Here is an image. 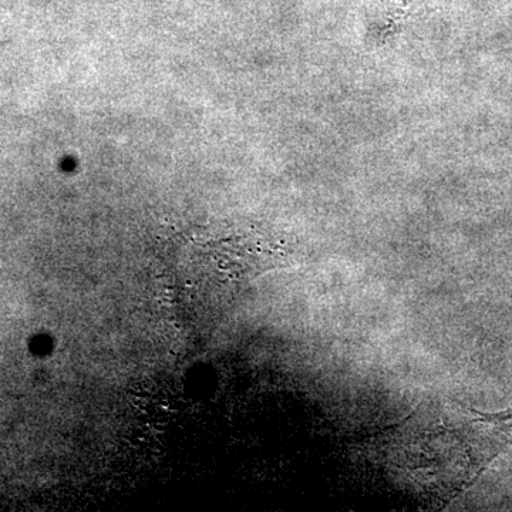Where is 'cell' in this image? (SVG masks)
<instances>
[{
  "label": "cell",
  "instance_id": "6da1fadb",
  "mask_svg": "<svg viewBox=\"0 0 512 512\" xmlns=\"http://www.w3.org/2000/svg\"><path fill=\"white\" fill-rule=\"evenodd\" d=\"M384 458L426 490H464L512 444V417L456 407L419 409L377 437Z\"/></svg>",
  "mask_w": 512,
  "mask_h": 512
}]
</instances>
